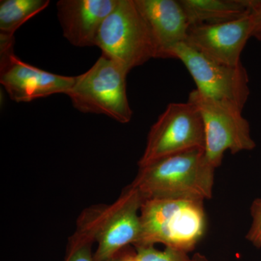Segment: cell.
<instances>
[{
  "mask_svg": "<svg viewBox=\"0 0 261 261\" xmlns=\"http://www.w3.org/2000/svg\"><path fill=\"white\" fill-rule=\"evenodd\" d=\"M250 37L252 24L248 14L228 23L191 25L185 42L212 61L238 66L242 64L240 56Z\"/></svg>",
  "mask_w": 261,
  "mask_h": 261,
  "instance_id": "obj_10",
  "label": "cell"
},
{
  "mask_svg": "<svg viewBox=\"0 0 261 261\" xmlns=\"http://www.w3.org/2000/svg\"><path fill=\"white\" fill-rule=\"evenodd\" d=\"M49 0H1L0 42L15 41V33L23 23L47 8Z\"/></svg>",
  "mask_w": 261,
  "mask_h": 261,
  "instance_id": "obj_14",
  "label": "cell"
},
{
  "mask_svg": "<svg viewBox=\"0 0 261 261\" xmlns=\"http://www.w3.org/2000/svg\"><path fill=\"white\" fill-rule=\"evenodd\" d=\"M249 17L252 24V37L261 40V0H250Z\"/></svg>",
  "mask_w": 261,
  "mask_h": 261,
  "instance_id": "obj_18",
  "label": "cell"
},
{
  "mask_svg": "<svg viewBox=\"0 0 261 261\" xmlns=\"http://www.w3.org/2000/svg\"><path fill=\"white\" fill-rule=\"evenodd\" d=\"M95 46L128 73L156 56L150 32L135 0H118L103 21Z\"/></svg>",
  "mask_w": 261,
  "mask_h": 261,
  "instance_id": "obj_5",
  "label": "cell"
},
{
  "mask_svg": "<svg viewBox=\"0 0 261 261\" xmlns=\"http://www.w3.org/2000/svg\"><path fill=\"white\" fill-rule=\"evenodd\" d=\"M94 242L93 233L77 224L76 229L68 241V254L65 261H94L92 253Z\"/></svg>",
  "mask_w": 261,
  "mask_h": 261,
  "instance_id": "obj_15",
  "label": "cell"
},
{
  "mask_svg": "<svg viewBox=\"0 0 261 261\" xmlns=\"http://www.w3.org/2000/svg\"><path fill=\"white\" fill-rule=\"evenodd\" d=\"M203 121L195 105L170 103L152 125L139 168L171 154L192 149H205Z\"/></svg>",
  "mask_w": 261,
  "mask_h": 261,
  "instance_id": "obj_7",
  "label": "cell"
},
{
  "mask_svg": "<svg viewBox=\"0 0 261 261\" xmlns=\"http://www.w3.org/2000/svg\"><path fill=\"white\" fill-rule=\"evenodd\" d=\"M140 219L141 233L136 247L163 244L185 252L191 251L200 241L207 224L201 201L145 200Z\"/></svg>",
  "mask_w": 261,
  "mask_h": 261,
  "instance_id": "obj_2",
  "label": "cell"
},
{
  "mask_svg": "<svg viewBox=\"0 0 261 261\" xmlns=\"http://www.w3.org/2000/svg\"><path fill=\"white\" fill-rule=\"evenodd\" d=\"M188 101L195 105L202 116L205 154L215 168L221 166L226 151L237 154L255 148L249 122L237 105L206 97L197 89L190 92Z\"/></svg>",
  "mask_w": 261,
  "mask_h": 261,
  "instance_id": "obj_6",
  "label": "cell"
},
{
  "mask_svg": "<svg viewBox=\"0 0 261 261\" xmlns=\"http://www.w3.org/2000/svg\"><path fill=\"white\" fill-rule=\"evenodd\" d=\"M163 58L179 60L190 72L201 94L237 105L243 110L250 96L249 77L243 64L229 66L209 59L186 42L166 51Z\"/></svg>",
  "mask_w": 261,
  "mask_h": 261,
  "instance_id": "obj_8",
  "label": "cell"
},
{
  "mask_svg": "<svg viewBox=\"0 0 261 261\" xmlns=\"http://www.w3.org/2000/svg\"><path fill=\"white\" fill-rule=\"evenodd\" d=\"M187 253L168 247L161 251L154 246L139 247H137L135 257L137 261H207L200 254L197 253L190 257Z\"/></svg>",
  "mask_w": 261,
  "mask_h": 261,
  "instance_id": "obj_16",
  "label": "cell"
},
{
  "mask_svg": "<svg viewBox=\"0 0 261 261\" xmlns=\"http://www.w3.org/2000/svg\"><path fill=\"white\" fill-rule=\"evenodd\" d=\"M190 27L228 23L250 13V0H179Z\"/></svg>",
  "mask_w": 261,
  "mask_h": 261,
  "instance_id": "obj_13",
  "label": "cell"
},
{
  "mask_svg": "<svg viewBox=\"0 0 261 261\" xmlns=\"http://www.w3.org/2000/svg\"><path fill=\"white\" fill-rule=\"evenodd\" d=\"M118 0H60L58 18L63 37L75 47L95 46L99 29Z\"/></svg>",
  "mask_w": 261,
  "mask_h": 261,
  "instance_id": "obj_11",
  "label": "cell"
},
{
  "mask_svg": "<svg viewBox=\"0 0 261 261\" xmlns=\"http://www.w3.org/2000/svg\"><path fill=\"white\" fill-rule=\"evenodd\" d=\"M215 169L206 158L205 149H192L139 168L130 185L145 200L204 202L212 197Z\"/></svg>",
  "mask_w": 261,
  "mask_h": 261,
  "instance_id": "obj_1",
  "label": "cell"
},
{
  "mask_svg": "<svg viewBox=\"0 0 261 261\" xmlns=\"http://www.w3.org/2000/svg\"><path fill=\"white\" fill-rule=\"evenodd\" d=\"M252 222L246 238L254 245L261 247V198L256 199L252 202L250 207Z\"/></svg>",
  "mask_w": 261,
  "mask_h": 261,
  "instance_id": "obj_17",
  "label": "cell"
},
{
  "mask_svg": "<svg viewBox=\"0 0 261 261\" xmlns=\"http://www.w3.org/2000/svg\"><path fill=\"white\" fill-rule=\"evenodd\" d=\"M143 197L132 185L111 205L87 207L78 221L94 233L97 249L94 261H108L128 245H135L141 233V207Z\"/></svg>",
  "mask_w": 261,
  "mask_h": 261,
  "instance_id": "obj_3",
  "label": "cell"
},
{
  "mask_svg": "<svg viewBox=\"0 0 261 261\" xmlns=\"http://www.w3.org/2000/svg\"><path fill=\"white\" fill-rule=\"evenodd\" d=\"M148 27L155 58H163L168 49L186 42L190 25L179 0H135Z\"/></svg>",
  "mask_w": 261,
  "mask_h": 261,
  "instance_id": "obj_12",
  "label": "cell"
},
{
  "mask_svg": "<svg viewBox=\"0 0 261 261\" xmlns=\"http://www.w3.org/2000/svg\"><path fill=\"white\" fill-rule=\"evenodd\" d=\"M14 43H0V83L16 102H29L56 94H66L75 76L39 69L15 56Z\"/></svg>",
  "mask_w": 261,
  "mask_h": 261,
  "instance_id": "obj_9",
  "label": "cell"
},
{
  "mask_svg": "<svg viewBox=\"0 0 261 261\" xmlns=\"http://www.w3.org/2000/svg\"><path fill=\"white\" fill-rule=\"evenodd\" d=\"M128 73L102 55L87 72L75 76L74 84L65 94L80 112L106 115L118 123H127L133 116L127 97Z\"/></svg>",
  "mask_w": 261,
  "mask_h": 261,
  "instance_id": "obj_4",
  "label": "cell"
}]
</instances>
